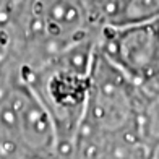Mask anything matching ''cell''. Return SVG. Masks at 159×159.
Returning a JSON list of instances; mask_svg holds the SVG:
<instances>
[{"label":"cell","instance_id":"6da1fadb","mask_svg":"<svg viewBox=\"0 0 159 159\" xmlns=\"http://www.w3.org/2000/svg\"><path fill=\"white\" fill-rule=\"evenodd\" d=\"M98 36L65 49L23 78L52 120L55 156L67 153L81 125L98 57Z\"/></svg>","mask_w":159,"mask_h":159},{"label":"cell","instance_id":"7a4b0ae2","mask_svg":"<svg viewBox=\"0 0 159 159\" xmlns=\"http://www.w3.org/2000/svg\"><path fill=\"white\" fill-rule=\"evenodd\" d=\"M98 52L136 84L159 81V21L102 26Z\"/></svg>","mask_w":159,"mask_h":159},{"label":"cell","instance_id":"3957f363","mask_svg":"<svg viewBox=\"0 0 159 159\" xmlns=\"http://www.w3.org/2000/svg\"><path fill=\"white\" fill-rule=\"evenodd\" d=\"M99 18L102 26L159 21V0H107Z\"/></svg>","mask_w":159,"mask_h":159},{"label":"cell","instance_id":"277c9868","mask_svg":"<svg viewBox=\"0 0 159 159\" xmlns=\"http://www.w3.org/2000/svg\"><path fill=\"white\" fill-rule=\"evenodd\" d=\"M143 106H141V128L149 144L159 149V81L141 86Z\"/></svg>","mask_w":159,"mask_h":159},{"label":"cell","instance_id":"5b68a950","mask_svg":"<svg viewBox=\"0 0 159 159\" xmlns=\"http://www.w3.org/2000/svg\"><path fill=\"white\" fill-rule=\"evenodd\" d=\"M89 3H91L93 8H94L96 15H98V18H99V15H101V10H102V7L107 3V0H89ZM99 21H101V18H99Z\"/></svg>","mask_w":159,"mask_h":159}]
</instances>
